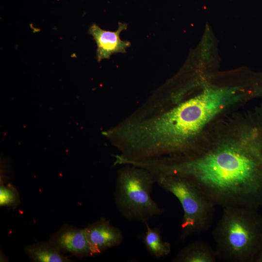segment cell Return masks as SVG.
Here are the masks:
<instances>
[{
	"mask_svg": "<svg viewBox=\"0 0 262 262\" xmlns=\"http://www.w3.org/2000/svg\"><path fill=\"white\" fill-rule=\"evenodd\" d=\"M0 194L1 206L12 205L17 201V194L9 187L1 186Z\"/></svg>",
	"mask_w": 262,
	"mask_h": 262,
	"instance_id": "7c38bea8",
	"label": "cell"
},
{
	"mask_svg": "<svg viewBox=\"0 0 262 262\" xmlns=\"http://www.w3.org/2000/svg\"><path fill=\"white\" fill-rule=\"evenodd\" d=\"M127 27V24L119 22L117 30L114 32L104 30L96 24H93L90 27L89 33L97 45V58L98 61L108 59L113 54L126 52V49L131 45V42L121 40L120 34L126 30Z\"/></svg>",
	"mask_w": 262,
	"mask_h": 262,
	"instance_id": "8992f818",
	"label": "cell"
},
{
	"mask_svg": "<svg viewBox=\"0 0 262 262\" xmlns=\"http://www.w3.org/2000/svg\"><path fill=\"white\" fill-rule=\"evenodd\" d=\"M51 241L61 250L79 257L93 255L84 229L65 226L53 237Z\"/></svg>",
	"mask_w": 262,
	"mask_h": 262,
	"instance_id": "ba28073f",
	"label": "cell"
},
{
	"mask_svg": "<svg viewBox=\"0 0 262 262\" xmlns=\"http://www.w3.org/2000/svg\"><path fill=\"white\" fill-rule=\"evenodd\" d=\"M61 251L59 247L51 241L49 243H38L26 248V253L35 262H70Z\"/></svg>",
	"mask_w": 262,
	"mask_h": 262,
	"instance_id": "30bf717a",
	"label": "cell"
},
{
	"mask_svg": "<svg viewBox=\"0 0 262 262\" xmlns=\"http://www.w3.org/2000/svg\"><path fill=\"white\" fill-rule=\"evenodd\" d=\"M147 230L144 236V244L149 253L159 258L168 255L171 251L169 243L164 241L158 228H151L147 222L145 223Z\"/></svg>",
	"mask_w": 262,
	"mask_h": 262,
	"instance_id": "8fae6325",
	"label": "cell"
},
{
	"mask_svg": "<svg viewBox=\"0 0 262 262\" xmlns=\"http://www.w3.org/2000/svg\"><path fill=\"white\" fill-rule=\"evenodd\" d=\"M238 96L233 90L208 89L170 105L150 104L123 124L126 148L136 161L190 154L195 139Z\"/></svg>",
	"mask_w": 262,
	"mask_h": 262,
	"instance_id": "7a4b0ae2",
	"label": "cell"
},
{
	"mask_svg": "<svg viewBox=\"0 0 262 262\" xmlns=\"http://www.w3.org/2000/svg\"><path fill=\"white\" fill-rule=\"evenodd\" d=\"M117 172L115 199L122 216L129 220L147 222L163 213L151 193L155 180L147 170L125 164Z\"/></svg>",
	"mask_w": 262,
	"mask_h": 262,
	"instance_id": "277c9868",
	"label": "cell"
},
{
	"mask_svg": "<svg viewBox=\"0 0 262 262\" xmlns=\"http://www.w3.org/2000/svg\"><path fill=\"white\" fill-rule=\"evenodd\" d=\"M84 230L93 255L117 246L123 241L120 229L104 218L89 225Z\"/></svg>",
	"mask_w": 262,
	"mask_h": 262,
	"instance_id": "52a82bcc",
	"label": "cell"
},
{
	"mask_svg": "<svg viewBox=\"0 0 262 262\" xmlns=\"http://www.w3.org/2000/svg\"><path fill=\"white\" fill-rule=\"evenodd\" d=\"M212 233L217 258L229 262H254L262 246V215L248 207L223 208Z\"/></svg>",
	"mask_w": 262,
	"mask_h": 262,
	"instance_id": "3957f363",
	"label": "cell"
},
{
	"mask_svg": "<svg viewBox=\"0 0 262 262\" xmlns=\"http://www.w3.org/2000/svg\"><path fill=\"white\" fill-rule=\"evenodd\" d=\"M215 250L201 241L193 242L181 249L173 259L174 262H215Z\"/></svg>",
	"mask_w": 262,
	"mask_h": 262,
	"instance_id": "9c48e42d",
	"label": "cell"
},
{
	"mask_svg": "<svg viewBox=\"0 0 262 262\" xmlns=\"http://www.w3.org/2000/svg\"><path fill=\"white\" fill-rule=\"evenodd\" d=\"M161 187L172 194L179 200L183 211L180 224L182 239L207 230L213 218L214 204L190 180L175 175L154 177Z\"/></svg>",
	"mask_w": 262,
	"mask_h": 262,
	"instance_id": "5b68a950",
	"label": "cell"
},
{
	"mask_svg": "<svg viewBox=\"0 0 262 262\" xmlns=\"http://www.w3.org/2000/svg\"><path fill=\"white\" fill-rule=\"evenodd\" d=\"M151 169L190 180L215 205L262 208V115H249L237 139L160 158Z\"/></svg>",
	"mask_w": 262,
	"mask_h": 262,
	"instance_id": "6da1fadb",
	"label": "cell"
},
{
	"mask_svg": "<svg viewBox=\"0 0 262 262\" xmlns=\"http://www.w3.org/2000/svg\"><path fill=\"white\" fill-rule=\"evenodd\" d=\"M255 262H262V246L256 258Z\"/></svg>",
	"mask_w": 262,
	"mask_h": 262,
	"instance_id": "4fadbf2b",
	"label": "cell"
}]
</instances>
